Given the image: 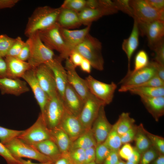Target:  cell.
<instances>
[{
    "instance_id": "cell-58",
    "label": "cell",
    "mask_w": 164,
    "mask_h": 164,
    "mask_svg": "<svg viewBox=\"0 0 164 164\" xmlns=\"http://www.w3.org/2000/svg\"><path fill=\"white\" fill-rule=\"evenodd\" d=\"M54 164H73L68 154H62Z\"/></svg>"
},
{
    "instance_id": "cell-56",
    "label": "cell",
    "mask_w": 164,
    "mask_h": 164,
    "mask_svg": "<svg viewBox=\"0 0 164 164\" xmlns=\"http://www.w3.org/2000/svg\"><path fill=\"white\" fill-rule=\"evenodd\" d=\"M8 77L7 66L5 59L0 56V78Z\"/></svg>"
},
{
    "instance_id": "cell-7",
    "label": "cell",
    "mask_w": 164,
    "mask_h": 164,
    "mask_svg": "<svg viewBox=\"0 0 164 164\" xmlns=\"http://www.w3.org/2000/svg\"><path fill=\"white\" fill-rule=\"evenodd\" d=\"M90 92L105 106L112 101L117 86L114 82L107 84L99 81L91 75L85 79Z\"/></svg>"
},
{
    "instance_id": "cell-20",
    "label": "cell",
    "mask_w": 164,
    "mask_h": 164,
    "mask_svg": "<svg viewBox=\"0 0 164 164\" xmlns=\"http://www.w3.org/2000/svg\"><path fill=\"white\" fill-rule=\"evenodd\" d=\"M91 26V25H89L82 29L77 30L60 28L61 34L70 55L89 33Z\"/></svg>"
},
{
    "instance_id": "cell-25",
    "label": "cell",
    "mask_w": 164,
    "mask_h": 164,
    "mask_svg": "<svg viewBox=\"0 0 164 164\" xmlns=\"http://www.w3.org/2000/svg\"><path fill=\"white\" fill-rule=\"evenodd\" d=\"M140 97L147 110L155 121H158L164 114V97Z\"/></svg>"
},
{
    "instance_id": "cell-39",
    "label": "cell",
    "mask_w": 164,
    "mask_h": 164,
    "mask_svg": "<svg viewBox=\"0 0 164 164\" xmlns=\"http://www.w3.org/2000/svg\"><path fill=\"white\" fill-rule=\"evenodd\" d=\"M15 38L10 37L6 35H0V56L5 57L7 54Z\"/></svg>"
},
{
    "instance_id": "cell-23",
    "label": "cell",
    "mask_w": 164,
    "mask_h": 164,
    "mask_svg": "<svg viewBox=\"0 0 164 164\" xmlns=\"http://www.w3.org/2000/svg\"><path fill=\"white\" fill-rule=\"evenodd\" d=\"M133 28L129 37L123 40L122 48L127 56L128 60V70L127 74L131 71L130 69V62L132 56L139 45V36L140 34L138 23L135 19Z\"/></svg>"
},
{
    "instance_id": "cell-4",
    "label": "cell",
    "mask_w": 164,
    "mask_h": 164,
    "mask_svg": "<svg viewBox=\"0 0 164 164\" xmlns=\"http://www.w3.org/2000/svg\"><path fill=\"white\" fill-rule=\"evenodd\" d=\"M39 37L43 43L52 50L60 53L62 59L68 58L70 53L61 34L60 27L56 23L46 29L38 31Z\"/></svg>"
},
{
    "instance_id": "cell-34",
    "label": "cell",
    "mask_w": 164,
    "mask_h": 164,
    "mask_svg": "<svg viewBox=\"0 0 164 164\" xmlns=\"http://www.w3.org/2000/svg\"><path fill=\"white\" fill-rule=\"evenodd\" d=\"M149 62V57L147 53L143 50L139 51L135 57L133 70H132L129 73L126 74L125 77L131 75L145 68L148 65Z\"/></svg>"
},
{
    "instance_id": "cell-10",
    "label": "cell",
    "mask_w": 164,
    "mask_h": 164,
    "mask_svg": "<svg viewBox=\"0 0 164 164\" xmlns=\"http://www.w3.org/2000/svg\"><path fill=\"white\" fill-rule=\"evenodd\" d=\"M103 105L105 106L102 102L91 93L84 100L83 106L78 117L86 130L91 128Z\"/></svg>"
},
{
    "instance_id": "cell-11",
    "label": "cell",
    "mask_w": 164,
    "mask_h": 164,
    "mask_svg": "<svg viewBox=\"0 0 164 164\" xmlns=\"http://www.w3.org/2000/svg\"><path fill=\"white\" fill-rule=\"evenodd\" d=\"M156 75L154 68L149 62L145 68L121 79L119 83L121 87L118 91L120 92L128 91L134 87L145 82Z\"/></svg>"
},
{
    "instance_id": "cell-53",
    "label": "cell",
    "mask_w": 164,
    "mask_h": 164,
    "mask_svg": "<svg viewBox=\"0 0 164 164\" xmlns=\"http://www.w3.org/2000/svg\"><path fill=\"white\" fill-rule=\"evenodd\" d=\"M149 63L154 68L156 75L164 81V66L155 61Z\"/></svg>"
},
{
    "instance_id": "cell-12",
    "label": "cell",
    "mask_w": 164,
    "mask_h": 164,
    "mask_svg": "<svg viewBox=\"0 0 164 164\" xmlns=\"http://www.w3.org/2000/svg\"><path fill=\"white\" fill-rule=\"evenodd\" d=\"M140 34L146 36L149 47L155 45L163 39L164 21L156 20L146 23H138Z\"/></svg>"
},
{
    "instance_id": "cell-32",
    "label": "cell",
    "mask_w": 164,
    "mask_h": 164,
    "mask_svg": "<svg viewBox=\"0 0 164 164\" xmlns=\"http://www.w3.org/2000/svg\"><path fill=\"white\" fill-rule=\"evenodd\" d=\"M104 143L111 150L118 152L122 144L121 136L117 130V123L112 125L111 129Z\"/></svg>"
},
{
    "instance_id": "cell-45",
    "label": "cell",
    "mask_w": 164,
    "mask_h": 164,
    "mask_svg": "<svg viewBox=\"0 0 164 164\" xmlns=\"http://www.w3.org/2000/svg\"><path fill=\"white\" fill-rule=\"evenodd\" d=\"M0 155L3 157L7 164H21L15 158L5 145L0 142Z\"/></svg>"
},
{
    "instance_id": "cell-52",
    "label": "cell",
    "mask_w": 164,
    "mask_h": 164,
    "mask_svg": "<svg viewBox=\"0 0 164 164\" xmlns=\"http://www.w3.org/2000/svg\"><path fill=\"white\" fill-rule=\"evenodd\" d=\"M152 8L159 11L164 10V0H145Z\"/></svg>"
},
{
    "instance_id": "cell-22",
    "label": "cell",
    "mask_w": 164,
    "mask_h": 164,
    "mask_svg": "<svg viewBox=\"0 0 164 164\" xmlns=\"http://www.w3.org/2000/svg\"><path fill=\"white\" fill-rule=\"evenodd\" d=\"M118 12L115 9L99 7L86 8L78 13L82 24L87 26L103 16L116 13Z\"/></svg>"
},
{
    "instance_id": "cell-61",
    "label": "cell",
    "mask_w": 164,
    "mask_h": 164,
    "mask_svg": "<svg viewBox=\"0 0 164 164\" xmlns=\"http://www.w3.org/2000/svg\"><path fill=\"white\" fill-rule=\"evenodd\" d=\"M118 164H126V162L121 160L120 158L118 162Z\"/></svg>"
},
{
    "instance_id": "cell-28",
    "label": "cell",
    "mask_w": 164,
    "mask_h": 164,
    "mask_svg": "<svg viewBox=\"0 0 164 164\" xmlns=\"http://www.w3.org/2000/svg\"><path fill=\"white\" fill-rule=\"evenodd\" d=\"M31 145L55 162L62 155L56 144L51 139L43 140Z\"/></svg>"
},
{
    "instance_id": "cell-60",
    "label": "cell",
    "mask_w": 164,
    "mask_h": 164,
    "mask_svg": "<svg viewBox=\"0 0 164 164\" xmlns=\"http://www.w3.org/2000/svg\"><path fill=\"white\" fill-rule=\"evenodd\" d=\"M150 164H164V155H159Z\"/></svg>"
},
{
    "instance_id": "cell-5",
    "label": "cell",
    "mask_w": 164,
    "mask_h": 164,
    "mask_svg": "<svg viewBox=\"0 0 164 164\" xmlns=\"http://www.w3.org/2000/svg\"><path fill=\"white\" fill-rule=\"evenodd\" d=\"M4 145L12 155L17 159L26 158L34 159L41 163L53 161L49 157L38 152L31 145L24 143L17 137Z\"/></svg>"
},
{
    "instance_id": "cell-8",
    "label": "cell",
    "mask_w": 164,
    "mask_h": 164,
    "mask_svg": "<svg viewBox=\"0 0 164 164\" xmlns=\"http://www.w3.org/2000/svg\"><path fill=\"white\" fill-rule=\"evenodd\" d=\"M17 138L30 145L50 139L49 129L47 127L41 114H39L36 121L31 126L23 131Z\"/></svg>"
},
{
    "instance_id": "cell-1",
    "label": "cell",
    "mask_w": 164,
    "mask_h": 164,
    "mask_svg": "<svg viewBox=\"0 0 164 164\" xmlns=\"http://www.w3.org/2000/svg\"><path fill=\"white\" fill-rule=\"evenodd\" d=\"M60 10V7L54 8L47 6L36 8L28 19L25 30V36L28 37L56 23Z\"/></svg>"
},
{
    "instance_id": "cell-26",
    "label": "cell",
    "mask_w": 164,
    "mask_h": 164,
    "mask_svg": "<svg viewBox=\"0 0 164 164\" xmlns=\"http://www.w3.org/2000/svg\"><path fill=\"white\" fill-rule=\"evenodd\" d=\"M60 8L56 22L60 28L70 29L79 27L82 25L78 13L70 9Z\"/></svg>"
},
{
    "instance_id": "cell-44",
    "label": "cell",
    "mask_w": 164,
    "mask_h": 164,
    "mask_svg": "<svg viewBox=\"0 0 164 164\" xmlns=\"http://www.w3.org/2000/svg\"><path fill=\"white\" fill-rule=\"evenodd\" d=\"M155 52V61L164 66V42L163 39L158 42L152 49Z\"/></svg>"
},
{
    "instance_id": "cell-16",
    "label": "cell",
    "mask_w": 164,
    "mask_h": 164,
    "mask_svg": "<svg viewBox=\"0 0 164 164\" xmlns=\"http://www.w3.org/2000/svg\"><path fill=\"white\" fill-rule=\"evenodd\" d=\"M104 106L103 105L101 107L97 116L91 128L97 144L104 142L113 125L107 118Z\"/></svg>"
},
{
    "instance_id": "cell-14",
    "label": "cell",
    "mask_w": 164,
    "mask_h": 164,
    "mask_svg": "<svg viewBox=\"0 0 164 164\" xmlns=\"http://www.w3.org/2000/svg\"><path fill=\"white\" fill-rule=\"evenodd\" d=\"M66 60L64 68L67 71L68 83L84 101L90 93L86 80L78 75L76 67L71 63L68 58Z\"/></svg>"
},
{
    "instance_id": "cell-3",
    "label": "cell",
    "mask_w": 164,
    "mask_h": 164,
    "mask_svg": "<svg viewBox=\"0 0 164 164\" xmlns=\"http://www.w3.org/2000/svg\"><path fill=\"white\" fill-rule=\"evenodd\" d=\"M30 47V52L28 62L31 68L45 64L54 58L53 50L47 47L42 42L38 32L28 37Z\"/></svg>"
},
{
    "instance_id": "cell-41",
    "label": "cell",
    "mask_w": 164,
    "mask_h": 164,
    "mask_svg": "<svg viewBox=\"0 0 164 164\" xmlns=\"http://www.w3.org/2000/svg\"><path fill=\"white\" fill-rule=\"evenodd\" d=\"M73 164H84L85 160V150L81 149L70 150L67 153Z\"/></svg>"
},
{
    "instance_id": "cell-17",
    "label": "cell",
    "mask_w": 164,
    "mask_h": 164,
    "mask_svg": "<svg viewBox=\"0 0 164 164\" xmlns=\"http://www.w3.org/2000/svg\"><path fill=\"white\" fill-rule=\"evenodd\" d=\"M22 78L28 84L32 91L39 106L41 113L42 114L49 97L39 85L36 77L34 69L32 68L27 71Z\"/></svg>"
},
{
    "instance_id": "cell-35",
    "label": "cell",
    "mask_w": 164,
    "mask_h": 164,
    "mask_svg": "<svg viewBox=\"0 0 164 164\" xmlns=\"http://www.w3.org/2000/svg\"><path fill=\"white\" fill-rule=\"evenodd\" d=\"M87 0H65L63 2L60 7L67 9L79 13L87 8Z\"/></svg>"
},
{
    "instance_id": "cell-63",
    "label": "cell",
    "mask_w": 164,
    "mask_h": 164,
    "mask_svg": "<svg viewBox=\"0 0 164 164\" xmlns=\"http://www.w3.org/2000/svg\"><path fill=\"white\" fill-rule=\"evenodd\" d=\"M87 164H97V163H96L95 161H94Z\"/></svg>"
},
{
    "instance_id": "cell-51",
    "label": "cell",
    "mask_w": 164,
    "mask_h": 164,
    "mask_svg": "<svg viewBox=\"0 0 164 164\" xmlns=\"http://www.w3.org/2000/svg\"><path fill=\"white\" fill-rule=\"evenodd\" d=\"M95 147H92L85 150V160L84 164L95 161Z\"/></svg>"
},
{
    "instance_id": "cell-15",
    "label": "cell",
    "mask_w": 164,
    "mask_h": 164,
    "mask_svg": "<svg viewBox=\"0 0 164 164\" xmlns=\"http://www.w3.org/2000/svg\"><path fill=\"white\" fill-rule=\"evenodd\" d=\"M58 127L67 134L72 142L87 130L78 117L70 114L66 110Z\"/></svg>"
},
{
    "instance_id": "cell-36",
    "label": "cell",
    "mask_w": 164,
    "mask_h": 164,
    "mask_svg": "<svg viewBox=\"0 0 164 164\" xmlns=\"http://www.w3.org/2000/svg\"><path fill=\"white\" fill-rule=\"evenodd\" d=\"M23 132V131L12 130L0 126V142L5 145L17 137Z\"/></svg>"
},
{
    "instance_id": "cell-9",
    "label": "cell",
    "mask_w": 164,
    "mask_h": 164,
    "mask_svg": "<svg viewBox=\"0 0 164 164\" xmlns=\"http://www.w3.org/2000/svg\"><path fill=\"white\" fill-rule=\"evenodd\" d=\"M130 4L133 10V19L138 23H146L156 20L164 21V10L155 9L145 0H130Z\"/></svg>"
},
{
    "instance_id": "cell-6",
    "label": "cell",
    "mask_w": 164,
    "mask_h": 164,
    "mask_svg": "<svg viewBox=\"0 0 164 164\" xmlns=\"http://www.w3.org/2000/svg\"><path fill=\"white\" fill-rule=\"evenodd\" d=\"M65 111L63 99L59 94L49 98L41 114L49 129L59 126Z\"/></svg>"
},
{
    "instance_id": "cell-21",
    "label": "cell",
    "mask_w": 164,
    "mask_h": 164,
    "mask_svg": "<svg viewBox=\"0 0 164 164\" xmlns=\"http://www.w3.org/2000/svg\"><path fill=\"white\" fill-rule=\"evenodd\" d=\"M27 84L25 81L19 78H0V90L2 94L19 96L29 91V88Z\"/></svg>"
},
{
    "instance_id": "cell-29",
    "label": "cell",
    "mask_w": 164,
    "mask_h": 164,
    "mask_svg": "<svg viewBox=\"0 0 164 164\" xmlns=\"http://www.w3.org/2000/svg\"><path fill=\"white\" fill-rule=\"evenodd\" d=\"M97 145L96 140L91 128L86 130L72 142L70 150L76 149L85 150L92 147H95Z\"/></svg>"
},
{
    "instance_id": "cell-19",
    "label": "cell",
    "mask_w": 164,
    "mask_h": 164,
    "mask_svg": "<svg viewBox=\"0 0 164 164\" xmlns=\"http://www.w3.org/2000/svg\"><path fill=\"white\" fill-rule=\"evenodd\" d=\"M62 99L66 110L70 114L78 117L84 101L68 83Z\"/></svg>"
},
{
    "instance_id": "cell-62",
    "label": "cell",
    "mask_w": 164,
    "mask_h": 164,
    "mask_svg": "<svg viewBox=\"0 0 164 164\" xmlns=\"http://www.w3.org/2000/svg\"><path fill=\"white\" fill-rule=\"evenodd\" d=\"M126 164H135L134 163H133V162H131L127 161V162H126Z\"/></svg>"
},
{
    "instance_id": "cell-24",
    "label": "cell",
    "mask_w": 164,
    "mask_h": 164,
    "mask_svg": "<svg viewBox=\"0 0 164 164\" xmlns=\"http://www.w3.org/2000/svg\"><path fill=\"white\" fill-rule=\"evenodd\" d=\"M7 68L8 77L19 78L28 70L32 69L28 62L21 61L16 58L9 56L5 57Z\"/></svg>"
},
{
    "instance_id": "cell-48",
    "label": "cell",
    "mask_w": 164,
    "mask_h": 164,
    "mask_svg": "<svg viewBox=\"0 0 164 164\" xmlns=\"http://www.w3.org/2000/svg\"><path fill=\"white\" fill-rule=\"evenodd\" d=\"M133 149V147L129 143L124 144L118 151L119 157L127 161L132 154Z\"/></svg>"
},
{
    "instance_id": "cell-18",
    "label": "cell",
    "mask_w": 164,
    "mask_h": 164,
    "mask_svg": "<svg viewBox=\"0 0 164 164\" xmlns=\"http://www.w3.org/2000/svg\"><path fill=\"white\" fill-rule=\"evenodd\" d=\"M62 60L59 56L54 57L45 63L53 73L58 94L62 99L68 84L67 71L62 65Z\"/></svg>"
},
{
    "instance_id": "cell-38",
    "label": "cell",
    "mask_w": 164,
    "mask_h": 164,
    "mask_svg": "<svg viewBox=\"0 0 164 164\" xmlns=\"http://www.w3.org/2000/svg\"><path fill=\"white\" fill-rule=\"evenodd\" d=\"M111 150L104 143L97 144L95 147V160L97 164H102Z\"/></svg>"
},
{
    "instance_id": "cell-57",
    "label": "cell",
    "mask_w": 164,
    "mask_h": 164,
    "mask_svg": "<svg viewBox=\"0 0 164 164\" xmlns=\"http://www.w3.org/2000/svg\"><path fill=\"white\" fill-rule=\"evenodd\" d=\"M81 70L83 71L88 73L91 72V65L89 61L83 58L79 66Z\"/></svg>"
},
{
    "instance_id": "cell-42",
    "label": "cell",
    "mask_w": 164,
    "mask_h": 164,
    "mask_svg": "<svg viewBox=\"0 0 164 164\" xmlns=\"http://www.w3.org/2000/svg\"><path fill=\"white\" fill-rule=\"evenodd\" d=\"M113 1L118 11H121L133 18V10L130 4V0H116Z\"/></svg>"
},
{
    "instance_id": "cell-64",
    "label": "cell",
    "mask_w": 164,
    "mask_h": 164,
    "mask_svg": "<svg viewBox=\"0 0 164 164\" xmlns=\"http://www.w3.org/2000/svg\"><path fill=\"white\" fill-rule=\"evenodd\" d=\"M118 164V163H117V164Z\"/></svg>"
},
{
    "instance_id": "cell-2",
    "label": "cell",
    "mask_w": 164,
    "mask_h": 164,
    "mask_svg": "<svg viewBox=\"0 0 164 164\" xmlns=\"http://www.w3.org/2000/svg\"><path fill=\"white\" fill-rule=\"evenodd\" d=\"M102 45L97 39L89 33L74 50L90 63L92 67L101 71L104 68V60L102 53Z\"/></svg>"
},
{
    "instance_id": "cell-37",
    "label": "cell",
    "mask_w": 164,
    "mask_h": 164,
    "mask_svg": "<svg viewBox=\"0 0 164 164\" xmlns=\"http://www.w3.org/2000/svg\"><path fill=\"white\" fill-rule=\"evenodd\" d=\"M145 133L149 139L152 146L160 154H164V138H163L152 134L145 129Z\"/></svg>"
},
{
    "instance_id": "cell-55",
    "label": "cell",
    "mask_w": 164,
    "mask_h": 164,
    "mask_svg": "<svg viewBox=\"0 0 164 164\" xmlns=\"http://www.w3.org/2000/svg\"><path fill=\"white\" fill-rule=\"evenodd\" d=\"M19 0H0V9L13 7Z\"/></svg>"
},
{
    "instance_id": "cell-49",
    "label": "cell",
    "mask_w": 164,
    "mask_h": 164,
    "mask_svg": "<svg viewBox=\"0 0 164 164\" xmlns=\"http://www.w3.org/2000/svg\"><path fill=\"white\" fill-rule=\"evenodd\" d=\"M83 58L80 54L75 51L71 53L68 57L71 63L76 68L80 66Z\"/></svg>"
},
{
    "instance_id": "cell-43",
    "label": "cell",
    "mask_w": 164,
    "mask_h": 164,
    "mask_svg": "<svg viewBox=\"0 0 164 164\" xmlns=\"http://www.w3.org/2000/svg\"><path fill=\"white\" fill-rule=\"evenodd\" d=\"M25 43V42L20 37L18 36L15 38L6 56L16 57L19 53Z\"/></svg>"
},
{
    "instance_id": "cell-46",
    "label": "cell",
    "mask_w": 164,
    "mask_h": 164,
    "mask_svg": "<svg viewBox=\"0 0 164 164\" xmlns=\"http://www.w3.org/2000/svg\"><path fill=\"white\" fill-rule=\"evenodd\" d=\"M137 128L138 126L135 125L131 128L121 136L122 144L128 143L134 140Z\"/></svg>"
},
{
    "instance_id": "cell-13",
    "label": "cell",
    "mask_w": 164,
    "mask_h": 164,
    "mask_svg": "<svg viewBox=\"0 0 164 164\" xmlns=\"http://www.w3.org/2000/svg\"><path fill=\"white\" fill-rule=\"evenodd\" d=\"M34 70L39 85L49 98L59 94L53 74L47 65L43 64Z\"/></svg>"
},
{
    "instance_id": "cell-33",
    "label": "cell",
    "mask_w": 164,
    "mask_h": 164,
    "mask_svg": "<svg viewBox=\"0 0 164 164\" xmlns=\"http://www.w3.org/2000/svg\"><path fill=\"white\" fill-rule=\"evenodd\" d=\"M135 122L134 119L130 117L129 113H122L116 122L117 130L119 135H121L133 127Z\"/></svg>"
},
{
    "instance_id": "cell-54",
    "label": "cell",
    "mask_w": 164,
    "mask_h": 164,
    "mask_svg": "<svg viewBox=\"0 0 164 164\" xmlns=\"http://www.w3.org/2000/svg\"><path fill=\"white\" fill-rule=\"evenodd\" d=\"M141 157V154L134 147L133 152L127 161L131 162L135 164H139Z\"/></svg>"
},
{
    "instance_id": "cell-50",
    "label": "cell",
    "mask_w": 164,
    "mask_h": 164,
    "mask_svg": "<svg viewBox=\"0 0 164 164\" xmlns=\"http://www.w3.org/2000/svg\"><path fill=\"white\" fill-rule=\"evenodd\" d=\"M120 158L118 152L111 150L102 164H116L118 163Z\"/></svg>"
},
{
    "instance_id": "cell-31",
    "label": "cell",
    "mask_w": 164,
    "mask_h": 164,
    "mask_svg": "<svg viewBox=\"0 0 164 164\" xmlns=\"http://www.w3.org/2000/svg\"><path fill=\"white\" fill-rule=\"evenodd\" d=\"M128 91L132 94L138 95L139 97H164V87H138L132 89Z\"/></svg>"
},
{
    "instance_id": "cell-59",
    "label": "cell",
    "mask_w": 164,
    "mask_h": 164,
    "mask_svg": "<svg viewBox=\"0 0 164 164\" xmlns=\"http://www.w3.org/2000/svg\"><path fill=\"white\" fill-rule=\"evenodd\" d=\"M17 159L19 160L21 164H54L55 162L53 161H49L46 162L36 163L32 162L31 161L29 160H26L22 158H19Z\"/></svg>"
},
{
    "instance_id": "cell-30",
    "label": "cell",
    "mask_w": 164,
    "mask_h": 164,
    "mask_svg": "<svg viewBox=\"0 0 164 164\" xmlns=\"http://www.w3.org/2000/svg\"><path fill=\"white\" fill-rule=\"evenodd\" d=\"M135 147L141 155L152 146L151 142L146 135L142 124L138 126L136 135L134 140Z\"/></svg>"
},
{
    "instance_id": "cell-40",
    "label": "cell",
    "mask_w": 164,
    "mask_h": 164,
    "mask_svg": "<svg viewBox=\"0 0 164 164\" xmlns=\"http://www.w3.org/2000/svg\"><path fill=\"white\" fill-rule=\"evenodd\" d=\"M160 154L152 146L141 155L139 164H150Z\"/></svg>"
},
{
    "instance_id": "cell-27",
    "label": "cell",
    "mask_w": 164,
    "mask_h": 164,
    "mask_svg": "<svg viewBox=\"0 0 164 164\" xmlns=\"http://www.w3.org/2000/svg\"><path fill=\"white\" fill-rule=\"evenodd\" d=\"M49 132L50 139L56 144L62 154H67L72 142L68 135L59 127L49 129Z\"/></svg>"
},
{
    "instance_id": "cell-47",
    "label": "cell",
    "mask_w": 164,
    "mask_h": 164,
    "mask_svg": "<svg viewBox=\"0 0 164 164\" xmlns=\"http://www.w3.org/2000/svg\"><path fill=\"white\" fill-rule=\"evenodd\" d=\"M30 47L29 40L28 39L18 56L16 57L18 60L23 61L28 60L29 57Z\"/></svg>"
}]
</instances>
